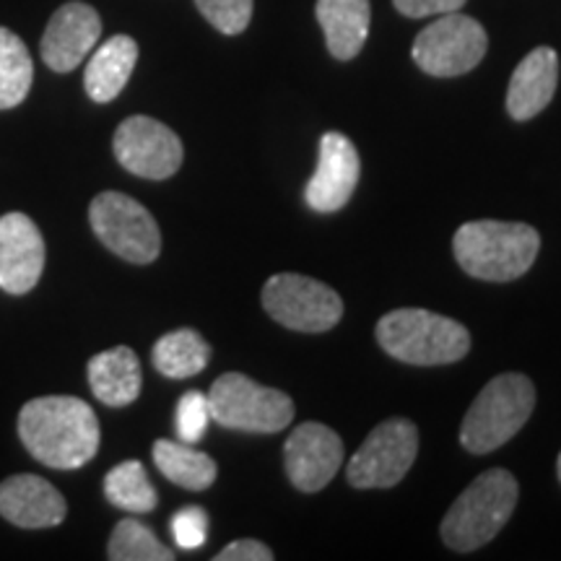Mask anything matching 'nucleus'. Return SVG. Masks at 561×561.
<instances>
[{
    "mask_svg": "<svg viewBox=\"0 0 561 561\" xmlns=\"http://www.w3.org/2000/svg\"><path fill=\"white\" fill-rule=\"evenodd\" d=\"M19 437L32 458L58 471L87 466L100 450V419L73 396L34 398L19 413Z\"/></svg>",
    "mask_w": 561,
    "mask_h": 561,
    "instance_id": "obj_1",
    "label": "nucleus"
},
{
    "mask_svg": "<svg viewBox=\"0 0 561 561\" xmlns=\"http://www.w3.org/2000/svg\"><path fill=\"white\" fill-rule=\"evenodd\" d=\"M541 250V234L523 221H468L455 231V261L481 280H515L525 276Z\"/></svg>",
    "mask_w": 561,
    "mask_h": 561,
    "instance_id": "obj_2",
    "label": "nucleus"
},
{
    "mask_svg": "<svg viewBox=\"0 0 561 561\" xmlns=\"http://www.w3.org/2000/svg\"><path fill=\"white\" fill-rule=\"evenodd\" d=\"M520 486L504 468H491L468 486L439 525L442 541L453 551H476L500 536L517 507Z\"/></svg>",
    "mask_w": 561,
    "mask_h": 561,
    "instance_id": "obj_3",
    "label": "nucleus"
},
{
    "mask_svg": "<svg viewBox=\"0 0 561 561\" xmlns=\"http://www.w3.org/2000/svg\"><path fill=\"white\" fill-rule=\"evenodd\" d=\"M377 341L392 359L416 367L460 362L471 351V333L458 320L430 310H392L377 322Z\"/></svg>",
    "mask_w": 561,
    "mask_h": 561,
    "instance_id": "obj_4",
    "label": "nucleus"
},
{
    "mask_svg": "<svg viewBox=\"0 0 561 561\" xmlns=\"http://www.w3.org/2000/svg\"><path fill=\"white\" fill-rule=\"evenodd\" d=\"M533 409H536V388L530 377L517 371L494 377L483 385L462 419L460 445L473 455L494 453L528 424Z\"/></svg>",
    "mask_w": 561,
    "mask_h": 561,
    "instance_id": "obj_5",
    "label": "nucleus"
},
{
    "mask_svg": "<svg viewBox=\"0 0 561 561\" xmlns=\"http://www.w3.org/2000/svg\"><path fill=\"white\" fill-rule=\"evenodd\" d=\"M210 416L234 432L276 434L291 424L294 401L286 392L265 388L240 371H227L208 390Z\"/></svg>",
    "mask_w": 561,
    "mask_h": 561,
    "instance_id": "obj_6",
    "label": "nucleus"
},
{
    "mask_svg": "<svg viewBox=\"0 0 561 561\" xmlns=\"http://www.w3.org/2000/svg\"><path fill=\"white\" fill-rule=\"evenodd\" d=\"M94 234L110 252L136 265H149L161 252V231L153 216L125 193H100L89 206Z\"/></svg>",
    "mask_w": 561,
    "mask_h": 561,
    "instance_id": "obj_7",
    "label": "nucleus"
},
{
    "mask_svg": "<svg viewBox=\"0 0 561 561\" xmlns=\"http://www.w3.org/2000/svg\"><path fill=\"white\" fill-rule=\"evenodd\" d=\"M263 307L273 320L299 333H325L343 318L339 291L299 273H278L265 280Z\"/></svg>",
    "mask_w": 561,
    "mask_h": 561,
    "instance_id": "obj_8",
    "label": "nucleus"
},
{
    "mask_svg": "<svg viewBox=\"0 0 561 561\" xmlns=\"http://www.w3.org/2000/svg\"><path fill=\"white\" fill-rule=\"evenodd\" d=\"M489 37L479 21L466 13H442L413 39V60L424 73L453 79L473 70L483 60Z\"/></svg>",
    "mask_w": 561,
    "mask_h": 561,
    "instance_id": "obj_9",
    "label": "nucleus"
},
{
    "mask_svg": "<svg viewBox=\"0 0 561 561\" xmlns=\"http://www.w3.org/2000/svg\"><path fill=\"white\" fill-rule=\"evenodd\" d=\"M419 455V432L409 419H388L369 432L348 460L346 479L354 489H390L405 479Z\"/></svg>",
    "mask_w": 561,
    "mask_h": 561,
    "instance_id": "obj_10",
    "label": "nucleus"
},
{
    "mask_svg": "<svg viewBox=\"0 0 561 561\" xmlns=\"http://www.w3.org/2000/svg\"><path fill=\"white\" fill-rule=\"evenodd\" d=\"M112 151L123 170L146 180L172 178L185 159L178 133L146 115H133L117 125Z\"/></svg>",
    "mask_w": 561,
    "mask_h": 561,
    "instance_id": "obj_11",
    "label": "nucleus"
},
{
    "mask_svg": "<svg viewBox=\"0 0 561 561\" xmlns=\"http://www.w3.org/2000/svg\"><path fill=\"white\" fill-rule=\"evenodd\" d=\"M284 462L294 486L314 494L325 489L343 466V442L331 426L305 421L286 439Z\"/></svg>",
    "mask_w": 561,
    "mask_h": 561,
    "instance_id": "obj_12",
    "label": "nucleus"
},
{
    "mask_svg": "<svg viewBox=\"0 0 561 561\" xmlns=\"http://www.w3.org/2000/svg\"><path fill=\"white\" fill-rule=\"evenodd\" d=\"M362 159L356 146L343 133H325L320 140L318 170L307 182L305 201L318 214H335L354 198L359 185Z\"/></svg>",
    "mask_w": 561,
    "mask_h": 561,
    "instance_id": "obj_13",
    "label": "nucleus"
},
{
    "mask_svg": "<svg viewBox=\"0 0 561 561\" xmlns=\"http://www.w3.org/2000/svg\"><path fill=\"white\" fill-rule=\"evenodd\" d=\"M102 37V19L89 3L73 0L53 13L42 34V60L55 73H70L94 50Z\"/></svg>",
    "mask_w": 561,
    "mask_h": 561,
    "instance_id": "obj_14",
    "label": "nucleus"
},
{
    "mask_svg": "<svg viewBox=\"0 0 561 561\" xmlns=\"http://www.w3.org/2000/svg\"><path fill=\"white\" fill-rule=\"evenodd\" d=\"M45 271V240L26 214L0 216V289L21 297Z\"/></svg>",
    "mask_w": 561,
    "mask_h": 561,
    "instance_id": "obj_15",
    "label": "nucleus"
},
{
    "mask_svg": "<svg viewBox=\"0 0 561 561\" xmlns=\"http://www.w3.org/2000/svg\"><path fill=\"white\" fill-rule=\"evenodd\" d=\"M0 515L19 528L42 530L66 520L68 504L42 476L19 473L0 483Z\"/></svg>",
    "mask_w": 561,
    "mask_h": 561,
    "instance_id": "obj_16",
    "label": "nucleus"
},
{
    "mask_svg": "<svg viewBox=\"0 0 561 561\" xmlns=\"http://www.w3.org/2000/svg\"><path fill=\"white\" fill-rule=\"evenodd\" d=\"M559 87V55L553 47H536L515 68L507 89L512 121L525 123L549 107Z\"/></svg>",
    "mask_w": 561,
    "mask_h": 561,
    "instance_id": "obj_17",
    "label": "nucleus"
},
{
    "mask_svg": "<svg viewBox=\"0 0 561 561\" xmlns=\"http://www.w3.org/2000/svg\"><path fill=\"white\" fill-rule=\"evenodd\" d=\"M87 375L96 401L112 405V409L130 405L140 396V385H144L140 362L136 351L128 346H115L91 356Z\"/></svg>",
    "mask_w": 561,
    "mask_h": 561,
    "instance_id": "obj_18",
    "label": "nucleus"
},
{
    "mask_svg": "<svg viewBox=\"0 0 561 561\" xmlns=\"http://www.w3.org/2000/svg\"><path fill=\"white\" fill-rule=\"evenodd\" d=\"M314 16L335 60H351L362 53L371 24L369 0H318Z\"/></svg>",
    "mask_w": 561,
    "mask_h": 561,
    "instance_id": "obj_19",
    "label": "nucleus"
},
{
    "mask_svg": "<svg viewBox=\"0 0 561 561\" xmlns=\"http://www.w3.org/2000/svg\"><path fill=\"white\" fill-rule=\"evenodd\" d=\"M138 62V45L128 34H115L96 47L91 55L87 73H83V89L94 102H112L128 87L133 68Z\"/></svg>",
    "mask_w": 561,
    "mask_h": 561,
    "instance_id": "obj_20",
    "label": "nucleus"
},
{
    "mask_svg": "<svg viewBox=\"0 0 561 561\" xmlns=\"http://www.w3.org/2000/svg\"><path fill=\"white\" fill-rule=\"evenodd\" d=\"M153 462H157L164 479H170L174 486L191 491H206L208 486H214L216 476H219L216 460L185 445V442L157 439L153 442Z\"/></svg>",
    "mask_w": 561,
    "mask_h": 561,
    "instance_id": "obj_21",
    "label": "nucleus"
},
{
    "mask_svg": "<svg viewBox=\"0 0 561 561\" xmlns=\"http://www.w3.org/2000/svg\"><path fill=\"white\" fill-rule=\"evenodd\" d=\"M210 359V346L193 328H180L161 335L151 351V362L157 371L170 380H187L201 375Z\"/></svg>",
    "mask_w": 561,
    "mask_h": 561,
    "instance_id": "obj_22",
    "label": "nucleus"
},
{
    "mask_svg": "<svg viewBox=\"0 0 561 561\" xmlns=\"http://www.w3.org/2000/svg\"><path fill=\"white\" fill-rule=\"evenodd\" d=\"M34 79V62L19 34L0 26V110L19 107Z\"/></svg>",
    "mask_w": 561,
    "mask_h": 561,
    "instance_id": "obj_23",
    "label": "nucleus"
},
{
    "mask_svg": "<svg viewBox=\"0 0 561 561\" xmlns=\"http://www.w3.org/2000/svg\"><path fill=\"white\" fill-rule=\"evenodd\" d=\"M104 496L112 507L133 512V515H146L157 510V489L151 486L146 468L138 460H125L104 476Z\"/></svg>",
    "mask_w": 561,
    "mask_h": 561,
    "instance_id": "obj_24",
    "label": "nucleus"
},
{
    "mask_svg": "<svg viewBox=\"0 0 561 561\" xmlns=\"http://www.w3.org/2000/svg\"><path fill=\"white\" fill-rule=\"evenodd\" d=\"M107 557L112 561H172L174 551L138 520H121L110 536Z\"/></svg>",
    "mask_w": 561,
    "mask_h": 561,
    "instance_id": "obj_25",
    "label": "nucleus"
},
{
    "mask_svg": "<svg viewBox=\"0 0 561 561\" xmlns=\"http://www.w3.org/2000/svg\"><path fill=\"white\" fill-rule=\"evenodd\" d=\"M195 5L221 34H242L252 19V0H195Z\"/></svg>",
    "mask_w": 561,
    "mask_h": 561,
    "instance_id": "obj_26",
    "label": "nucleus"
},
{
    "mask_svg": "<svg viewBox=\"0 0 561 561\" xmlns=\"http://www.w3.org/2000/svg\"><path fill=\"white\" fill-rule=\"evenodd\" d=\"M210 403L206 392L191 390L180 398L178 403V437L185 445H195V442L203 439L208 424H210Z\"/></svg>",
    "mask_w": 561,
    "mask_h": 561,
    "instance_id": "obj_27",
    "label": "nucleus"
},
{
    "mask_svg": "<svg viewBox=\"0 0 561 561\" xmlns=\"http://www.w3.org/2000/svg\"><path fill=\"white\" fill-rule=\"evenodd\" d=\"M174 543L185 551L201 549L208 541V515L203 507H182L170 523Z\"/></svg>",
    "mask_w": 561,
    "mask_h": 561,
    "instance_id": "obj_28",
    "label": "nucleus"
},
{
    "mask_svg": "<svg viewBox=\"0 0 561 561\" xmlns=\"http://www.w3.org/2000/svg\"><path fill=\"white\" fill-rule=\"evenodd\" d=\"M398 11L409 19H424V16H442V13L460 11L466 0H392Z\"/></svg>",
    "mask_w": 561,
    "mask_h": 561,
    "instance_id": "obj_29",
    "label": "nucleus"
},
{
    "mask_svg": "<svg viewBox=\"0 0 561 561\" xmlns=\"http://www.w3.org/2000/svg\"><path fill=\"white\" fill-rule=\"evenodd\" d=\"M214 559L216 561H273V551L261 541L242 538V541L224 546Z\"/></svg>",
    "mask_w": 561,
    "mask_h": 561,
    "instance_id": "obj_30",
    "label": "nucleus"
},
{
    "mask_svg": "<svg viewBox=\"0 0 561 561\" xmlns=\"http://www.w3.org/2000/svg\"><path fill=\"white\" fill-rule=\"evenodd\" d=\"M557 471H559V481H561V455H559V462H557Z\"/></svg>",
    "mask_w": 561,
    "mask_h": 561,
    "instance_id": "obj_31",
    "label": "nucleus"
}]
</instances>
